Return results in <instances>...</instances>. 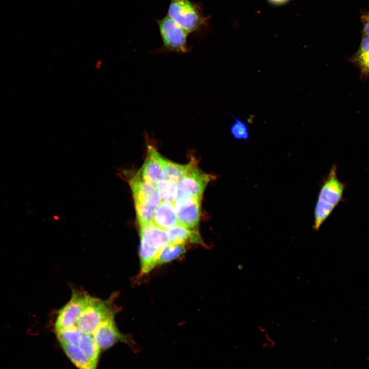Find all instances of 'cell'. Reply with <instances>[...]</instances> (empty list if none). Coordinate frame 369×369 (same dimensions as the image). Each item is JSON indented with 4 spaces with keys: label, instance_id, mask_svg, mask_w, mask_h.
<instances>
[{
    "label": "cell",
    "instance_id": "obj_1",
    "mask_svg": "<svg viewBox=\"0 0 369 369\" xmlns=\"http://www.w3.org/2000/svg\"><path fill=\"white\" fill-rule=\"evenodd\" d=\"M115 296L105 300L92 296L76 324L82 334L92 335L104 322L115 317L118 311L114 304Z\"/></svg>",
    "mask_w": 369,
    "mask_h": 369
},
{
    "label": "cell",
    "instance_id": "obj_2",
    "mask_svg": "<svg viewBox=\"0 0 369 369\" xmlns=\"http://www.w3.org/2000/svg\"><path fill=\"white\" fill-rule=\"evenodd\" d=\"M167 15L188 33L207 26L209 18L200 4L190 0H170Z\"/></svg>",
    "mask_w": 369,
    "mask_h": 369
},
{
    "label": "cell",
    "instance_id": "obj_3",
    "mask_svg": "<svg viewBox=\"0 0 369 369\" xmlns=\"http://www.w3.org/2000/svg\"><path fill=\"white\" fill-rule=\"evenodd\" d=\"M190 167L182 179L178 183L177 198L195 197L200 198L204 190L214 176L200 170L194 158L190 161Z\"/></svg>",
    "mask_w": 369,
    "mask_h": 369
},
{
    "label": "cell",
    "instance_id": "obj_4",
    "mask_svg": "<svg viewBox=\"0 0 369 369\" xmlns=\"http://www.w3.org/2000/svg\"><path fill=\"white\" fill-rule=\"evenodd\" d=\"M91 297L85 292L73 291L69 301L58 312L55 322L56 332L76 325Z\"/></svg>",
    "mask_w": 369,
    "mask_h": 369
},
{
    "label": "cell",
    "instance_id": "obj_5",
    "mask_svg": "<svg viewBox=\"0 0 369 369\" xmlns=\"http://www.w3.org/2000/svg\"><path fill=\"white\" fill-rule=\"evenodd\" d=\"M160 34L165 48L169 51L186 53L188 52V32L176 24L168 15L157 19Z\"/></svg>",
    "mask_w": 369,
    "mask_h": 369
},
{
    "label": "cell",
    "instance_id": "obj_6",
    "mask_svg": "<svg viewBox=\"0 0 369 369\" xmlns=\"http://www.w3.org/2000/svg\"><path fill=\"white\" fill-rule=\"evenodd\" d=\"M174 208L178 223L187 228L196 229L201 214V198L184 197L176 198Z\"/></svg>",
    "mask_w": 369,
    "mask_h": 369
},
{
    "label": "cell",
    "instance_id": "obj_7",
    "mask_svg": "<svg viewBox=\"0 0 369 369\" xmlns=\"http://www.w3.org/2000/svg\"><path fill=\"white\" fill-rule=\"evenodd\" d=\"M128 181L135 204L144 203L156 208L161 202L155 186L142 178L137 173Z\"/></svg>",
    "mask_w": 369,
    "mask_h": 369
},
{
    "label": "cell",
    "instance_id": "obj_8",
    "mask_svg": "<svg viewBox=\"0 0 369 369\" xmlns=\"http://www.w3.org/2000/svg\"><path fill=\"white\" fill-rule=\"evenodd\" d=\"M345 184L338 178L337 167L333 165L324 179L318 196V199L336 207L342 197Z\"/></svg>",
    "mask_w": 369,
    "mask_h": 369
},
{
    "label": "cell",
    "instance_id": "obj_9",
    "mask_svg": "<svg viewBox=\"0 0 369 369\" xmlns=\"http://www.w3.org/2000/svg\"><path fill=\"white\" fill-rule=\"evenodd\" d=\"M100 350H106L115 343L121 341L128 342L126 336L118 330L114 317L110 318L101 324L92 334Z\"/></svg>",
    "mask_w": 369,
    "mask_h": 369
},
{
    "label": "cell",
    "instance_id": "obj_10",
    "mask_svg": "<svg viewBox=\"0 0 369 369\" xmlns=\"http://www.w3.org/2000/svg\"><path fill=\"white\" fill-rule=\"evenodd\" d=\"M163 158L154 147L148 145L146 158L137 173L142 178L155 185L161 179Z\"/></svg>",
    "mask_w": 369,
    "mask_h": 369
},
{
    "label": "cell",
    "instance_id": "obj_11",
    "mask_svg": "<svg viewBox=\"0 0 369 369\" xmlns=\"http://www.w3.org/2000/svg\"><path fill=\"white\" fill-rule=\"evenodd\" d=\"M152 224L166 231L178 224L173 203L162 201L155 208Z\"/></svg>",
    "mask_w": 369,
    "mask_h": 369
},
{
    "label": "cell",
    "instance_id": "obj_12",
    "mask_svg": "<svg viewBox=\"0 0 369 369\" xmlns=\"http://www.w3.org/2000/svg\"><path fill=\"white\" fill-rule=\"evenodd\" d=\"M167 231L170 243L184 244L188 240L192 242L201 241L200 236L196 229H190L179 223Z\"/></svg>",
    "mask_w": 369,
    "mask_h": 369
},
{
    "label": "cell",
    "instance_id": "obj_13",
    "mask_svg": "<svg viewBox=\"0 0 369 369\" xmlns=\"http://www.w3.org/2000/svg\"><path fill=\"white\" fill-rule=\"evenodd\" d=\"M190 165V161L186 165H180L163 158L162 163L161 179L177 185L187 173Z\"/></svg>",
    "mask_w": 369,
    "mask_h": 369
},
{
    "label": "cell",
    "instance_id": "obj_14",
    "mask_svg": "<svg viewBox=\"0 0 369 369\" xmlns=\"http://www.w3.org/2000/svg\"><path fill=\"white\" fill-rule=\"evenodd\" d=\"M61 345L67 356L78 369H96L78 345Z\"/></svg>",
    "mask_w": 369,
    "mask_h": 369
},
{
    "label": "cell",
    "instance_id": "obj_15",
    "mask_svg": "<svg viewBox=\"0 0 369 369\" xmlns=\"http://www.w3.org/2000/svg\"><path fill=\"white\" fill-rule=\"evenodd\" d=\"M352 61L360 70L361 74L369 75V36L363 35L358 50L352 57Z\"/></svg>",
    "mask_w": 369,
    "mask_h": 369
},
{
    "label": "cell",
    "instance_id": "obj_16",
    "mask_svg": "<svg viewBox=\"0 0 369 369\" xmlns=\"http://www.w3.org/2000/svg\"><path fill=\"white\" fill-rule=\"evenodd\" d=\"M78 345L96 368L100 349L91 334H83Z\"/></svg>",
    "mask_w": 369,
    "mask_h": 369
},
{
    "label": "cell",
    "instance_id": "obj_17",
    "mask_svg": "<svg viewBox=\"0 0 369 369\" xmlns=\"http://www.w3.org/2000/svg\"><path fill=\"white\" fill-rule=\"evenodd\" d=\"M335 208L332 205L317 199L314 211V222L313 230L317 231Z\"/></svg>",
    "mask_w": 369,
    "mask_h": 369
},
{
    "label": "cell",
    "instance_id": "obj_18",
    "mask_svg": "<svg viewBox=\"0 0 369 369\" xmlns=\"http://www.w3.org/2000/svg\"><path fill=\"white\" fill-rule=\"evenodd\" d=\"M185 251L184 244H172L169 243L160 251L158 259V265L174 260Z\"/></svg>",
    "mask_w": 369,
    "mask_h": 369
},
{
    "label": "cell",
    "instance_id": "obj_19",
    "mask_svg": "<svg viewBox=\"0 0 369 369\" xmlns=\"http://www.w3.org/2000/svg\"><path fill=\"white\" fill-rule=\"evenodd\" d=\"M154 186L160 194L161 201L174 203L177 196V184L160 179Z\"/></svg>",
    "mask_w": 369,
    "mask_h": 369
},
{
    "label": "cell",
    "instance_id": "obj_20",
    "mask_svg": "<svg viewBox=\"0 0 369 369\" xmlns=\"http://www.w3.org/2000/svg\"><path fill=\"white\" fill-rule=\"evenodd\" d=\"M60 344H75L79 343L83 334L76 325L56 332Z\"/></svg>",
    "mask_w": 369,
    "mask_h": 369
},
{
    "label": "cell",
    "instance_id": "obj_21",
    "mask_svg": "<svg viewBox=\"0 0 369 369\" xmlns=\"http://www.w3.org/2000/svg\"><path fill=\"white\" fill-rule=\"evenodd\" d=\"M135 211L139 225L153 223L155 207L147 204H135Z\"/></svg>",
    "mask_w": 369,
    "mask_h": 369
},
{
    "label": "cell",
    "instance_id": "obj_22",
    "mask_svg": "<svg viewBox=\"0 0 369 369\" xmlns=\"http://www.w3.org/2000/svg\"><path fill=\"white\" fill-rule=\"evenodd\" d=\"M234 120L230 128L232 135L236 139H248L249 133L246 124L239 118H234Z\"/></svg>",
    "mask_w": 369,
    "mask_h": 369
},
{
    "label": "cell",
    "instance_id": "obj_23",
    "mask_svg": "<svg viewBox=\"0 0 369 369\" xmlns=\"http://www.w3.org/2000/svg\"><path fill=\"white\" fill-rule=\"evenodd\" d=\"M363 35L369 36V11L362 15Z\"/></svg>",
    "mask_w": 369,
    "mask_h": 369
},
{
    "label": "cell",
    "instance_id": "obj_24",
    "mask_svg": "<svg viewBox=\"0 0 369 369\" xmlns=\"http://www.w3.org/2000/svg\"><path fill=\"white\" fill-rule=\"evenodd\" d=\"M271 4L274 5H282L286 4L290 0H267Z\"/></svg>",
    "mask_w": 369,
    "mask_h": 369
}]
</instances>
